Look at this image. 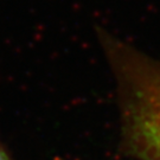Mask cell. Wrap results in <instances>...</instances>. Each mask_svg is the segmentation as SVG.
<instances>
[{
  "label": "cell",
  "mask_w": 160,
  "mask_h": 160,
  "mask_svg": "<svg viewBox=\"0 0 160 160\" xmlns=\"http://www.w3.org/2000/svg\"><path fill=\"white\" fill-rule=\"evenodd\" d=\"M120 97L125 148L160 160V62L115 39L106 42Z\"/></svg>",
  "instance_id": "cell-1"
},
{
  "label": "cell",
  "mask_w": 160,
  "mask_h": 160,
  "mask_svg": "<svg viewBox=\"0 0 160 160\" xmlns=\"http://www.w3.org/2000/svg\"><path fill=\"white\" fill-rule=\"evenodd\" d=\"M0 160H11L7 157V154L4 152V149L1 148V147H0Z\"/></svg>",
  "instance_id": "cell-2"
}]
</instances>
